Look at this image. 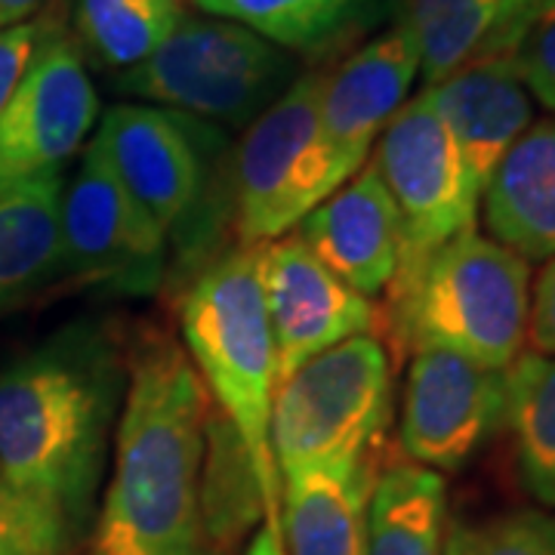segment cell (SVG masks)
I'll use <instances>...</instances> for the list:
<instances>
[{
  "mask_svg": "<svg viewBox=\"0 0 555 555\" xmlns=\"http://www.w3.org/2000/svg\"><path fill=\"white\" fill-rule=\"evenodd\" d=\"M127 361L105 327H72L0 377V478L78 534L118 426Z\"/></svg>",
  "mask_w": 555,
  "mask_h": 555,
  "instance_id": "2",
  "label": "cell"
},
{
  "mask_svg": "<svg viewBox=\"0 0 555 555\" xmlns=\"http://www.w3.org/2000/svg\"><path fill=\"white\" fill-rule=\"evenodd\" d=\"M100 120V93L80 47L43 25L20 87L0 112V182L62 170Z\"/></svg>",
  "mask_w": 555,
  "mask_h": 555,
  "instance_id": "11",
  "label": "cell"
},
{
  "mask_svg": "<svg viewBox=\"0 0 555 555\" xmlns=\"http://www.w3.org/2000/svg\"><path fill=\"white\" fill-rule=\"evenodd\" d=\"M299 238L361 297L389 291L401 254V219L377 164H364L299 222Z\"/></svg>",
  "mask_w": 555,
  "mask_h": 555,
  "instance_id": "15",
  "label": "cell"
},
{
  "mask_svg": "<svg viewBox=\"0 0 555 555\" xmlns=\"http://www.w3.org/2000/svg\"><path fill=\"white\" fill-rule=\"evenodd\" d=\"M62 170L0 182V299L60 272Z\"/></svg>",
  "mask_w": 555,
  "mask_h": 555,
  "instance_id": "19",
  "label": "cell"
},
{
  "mask_svg": "<svg viewBox=\"0 0 555 555\" xmlns=\"http://www.w3.org/2000/svg\"><path fill=\"white\" fill-rule=\"evenodd\" d=\"M528 339H531L534 352L555 356V257L546 259L543 272L534 281V291H531Z\"/></svg>",
  "mask_w": 555,
  "mask_h": 555,
  "instance_id": "29",
  "label": "cell"
},
{
  "mask_svg": "<svg viewBox=\"0 0 555 555\" xmlns=\"http://www.w3.org/2000/svg\"><path fill=\"white\" fill-rule=\"evenodd\" d=\"M93 142L139 207L170 232L204 185V120L145 102H118L96 120Z\"/></svg>",
  "mask_w": 555,
  "mask_h": 555,
  "instance_id": "13",
  "label": "cell"
},
{
  "mask_svg": "<svg viewBox=\"0 0 555 555\" xmlns=\"http://www.w3.org/2000/svg\"><path fill=\"white\" fill-rule=\"evenodd\" d=\"M201 13L232 20L281 50H312L334 38L358 0H192Z\"/></svg>",
  "mask_w": 555,
  "mask_h": 555,
  "instance_id": "24",
  "label": "cell"
},
{
  "mask_svg": "<svg viewBox=\"0 0 555 555\" xmlns=\"http://www.w3.org/2000/svg\"><path fill=\"white\" fill-rule=\"evenodd\" d=\"M78 43L102 68L127 72L177 28L179 0H68Z\"/></svg>",
  "mask_w": 555,
  "mask_h": 555,
  "instance_id": "22",
  "label": "cell"
},
{
  "mask_svg": "<svg viewBox=\"0 0 555 555\" xmlns=\"http://www.w3.org/2000/svg\"><path fill=\"white\" fill-rule=\"evenodd\" d=\"M423 93L451 130L466 173L481 195L500 160L534 124V100L516 65L509 56H478L444 80L423 87Z\"/></svg>",
  "mask_w": 555,
  "mask_h": 555,
  "instance_id": "16",
  "label": "cell"
},
{
  "mask_svg": "<svg viewBox=\"0 0 555 555\" xmlns=\"http://www.w3.org/2000/svg\"><path fill=\"white\" fill-rule=\"evenodd\" d=\"M481 198L491 238L528 262L555 257V115L516 139Z\"/></svg>",
  "mask_w": 555,
  "mask_h": 555,
  "instance_id": "18",
  "label": "cell"
},
{
  "mask_svg": "<svg viewBox=\"0 0 555 555\" xmlns=\"http://www.w3.org/2000/svg\"><path fill=\"white\" fill-rule=\"evenodd\" d=\"M321 72L299 75L244 130L235 155V225L244 247L287 235L349 182L321 130Z\"/></svg>",
  "mask_w": 555,
  "mask_h": 555,
  "instance_id": "8",
  "label": "cell"
},
{
  "mask_svg": "<svg viewBox=\"0 0 555 555\" xmlns=\"http://www.w3.org/2000/svg\"><path fill=\"white\" fill-rule=\"evenodd\" d=\"M444 555H555V509H513L481 521H448Z\"/></svg>",
  "mask_w": 555,
  "mask_h": 555,
  "instance_id": "25",
  "label": "cell"
},
{
  "mask_svg": "<svg viewBox=\"0 0 555 555\" xmlns=\"http://www.w3.org/2000/svg\"><path fill=\"white\" fill-rule=\"evenodd\" d=\"M528 321L531 262L500 241L466 232L423 269L392 334L396 361L414 346H438L506 371L525 352Z\"/></svg>",
  "mask_w": 555,
  "mask_h": 555,
  "instance_id": "4",
  "label": "cell"
},
{
  "mask_svg": "<svg viewBox=\"0 0 555 555\" xmlns=\"http://www.w3.org/2000/svg\"><path fill=\"white\" fill-rule=\"evenodd\" d=\"M379 177L401 219V254L386 297L389 339L404 315L416 281L444 244L476 232L478 189L466 173L451 130L426 93H416L386 124L377 145Z\"/></svg>",
  "mask_w": 555,
  "mask_h": 555,
  "instance_id": "7",
  "label": "cell"
},
{
  "mask_svg": "<svg viewBox=\"0 0 555 555\" xmlns=\"http://www.w3.org/2000/svg\"><path fill=\"white\" fill-rule=\"evenodd\" d=\"M244 555H287V550H284V537H281V525L262 521L257 534L250 537Z\"/></svg>",
  "mask_w": 555,
  "mask_h": 555,
  "instance_id": "31",
  "label": "cell"
},
{
  "mask_svg": "<svg viewBox=\"0 0 555 555\" xmlns=\"http://www.w3.org/2000/svg\"><path fill=\"white\" fill-rule=\"evenodd\" d=\"M210 398L185 346L149 331L127 356L93 555H214L204 513Z\"/></svg>",
  "mask_w": 555,
  "mask_h": 555,
  "instance_id": "1",
  "label": "cell"
},
{
  "mask_svg": "<svg viewBox=\"0 0 555 555\" xmlns=\"http://www.w3.org/2000/svg\"><path fill=\"white\" fill-rule=\"evenodd\" d=\"M167 232L120 185L102 149L83 145L78 173L62 185L60 272L118 294L158 291Z\"/></svg>",
  "mask_w": 555,
  "mask_h": 555,
  "instance_id": "9",
  "label": "cell"
},
{
  "mask_svg": "<svg viewBox=\"0 0 555 555\" xmlns=\"http://www.w3.org/2000/svg\"><path fill=\"white\" fill-rule=\"evenodd\" d=\"M297 78L291 50L238 22L182 13L155 53L118 72L115 87L145 105L247 130Z\"/></svg>",
  "mask_w": 555,
  "mask_h": 555,
  "instance_id": "5",
  "label": "cell"
},
{
  "mask_svg": "<svg viewBox=\"0 0 555 555\" xmlns=\"http://www.w3.org/2000/svg\"><path fill=\"white\" fill-rule=\"evenodd\" d=\"M254 250L275 337L278 383L291 377L309 358L321 356L343 339L371 334L379 324L374 302L339 281L297 232L259 244Z\"/></svg>",
  "mask_w": 555,
  "mask_h": 555,
  "instance_id": "12",
  "label": "cell"
},
{
  "mask_svg": "<svg viewBox=\"0 0 555 555\" xmlns=\"http://www.w3.org/2000/svg\"><path fill=\"white\" fill-rule=\"evenodd\" d=\"M0 555H25V553H20V550H13L10 543H3V540H0Z\"/></svg>",
  "mask_w": 555,
  "mask_h": 555,
  "instance_id": "33",
  "label": "cell"
},
{
  "mask_svg": "<svg viewBox=\"0 0 555 555\" xmlns=\"http://www.w3.org/2000/svg\"><path fill=\"white\" fill-rule=\"evenodd\" d=\"M47 22H22L13 28H0V112L10 102L13 90L20 87L28 62L38 50V40L43 35Z\"/></svg>",
  "mask_w": 555,
  "mask_h": 555,
  "instance_id": "28",
  "label": "cell"
},
{
  "mask_svg": "<svg viewBox=\"0 0 555 555\" xmlns=\"http://www.w3.org/2000/svg\"><path fill=\"white\" fill-rule=\"evenodd\" d=\"M416 78L420 50L404 20L324 75L321 130L346 179L367 164L374 142L408 102Z\"/></svg>",
  "mask_w": 555,
  "mask_h": 555,
  "instance_id": "14",
  "label": "cell"
},
{
  "mask_svg": "<svg viewBox=\"0 0 555 555\" xmlns=\"http://www.w3.org/2000/svg\"><path fill=\"white\" fill-rule=\"evenodd\" d=\"M550 10H555V0H509L506 16L496 25V31L491 35V40L481 47L478 56H509L513 47L518 43V38L525 35V28H528L531 22L540 20V16H546Z\"/></svg>",
  "mask_w": 555,
  "mask_h": 555,
  "instance_id": "30",
  "label": "cell"
},
{
  "mask_svg": "<svg viewBox=\"0 0 555 555\" xmlns=\"http://www.w3.org/2000/svg\"><path fill=\"white\" fill-rule=\"evenodd\" d=\"M179 324L201 383H207L219 414L232 423L262 500V516L281 525V473L272 454L278 358L257 250L241 247L204 269L182 297Z\"/></svg>",
  "mask_w": 555,
  "mask_h": 555,
  "instance_id": "3",
  "label": "cell"
},
{
  "mask_svg": "<svg viewBox=\"0 0 555 555\" xmlns=\"http://www.w3.org/2000/svg\"><path fill=\"white\" fill-rule=\"evenodd\" d=\"M392 416L386 343L358 334L324 349L278 383L272 454L281 485L339 460L377 454Z\"/></svg>",
  "mask_w": 555,
  "mask_h": 555,
  "instance_id": "6",
  "label": "cell"
},
{
  "mask_svg": "<svg viewBox=\"0 0 555 555\" xmlns=\"http://www.w3.org/2000/svg\"><path fill=\"white\" fill-rule=\"evenodd\" d=\"M43 7H47V0H0V28L31 22Z\"/></svg>",
  "mask_w": 555,
  "mask_h": 555,
  "instance_id": "32",
  "label": "cell"
},
{
  "mask_svg": "<svg viewBox=\"0 0 555 555\" xmlns=\"http://www.w3.org/2000/svg\"><path fill=\"white\" fill-rule=\"evenodd\" d=\"M377 454L339 460L281 485V537L287 555H367V509Z\"/></svg>",
  "mask_w": 555,
  "mask_h": 555,
  "instance_id": "17",
  "label": "cell"
},
{
  "mask_svg": "<svg viewBox=\"0 0 555 555\" xmlns=\"http://www.w3.org/2000/svg\"><path fill=\"white\" fill-rule=\"evenodd\" d=\"M509 60L528 93L555 115V10L525 28Z\"/></svg>",
  "mask_w": 555,
  "mask_h": 555,
  "instance_id": "27",
  "label": "cell"
},
{
  "mask_svg": "<svg viewBox=\"0 0 555 555\" xmlns=\"http://www.w3.org/2000/svg\"><path fill=\"white\" fill-rule=\"evenodd\" d=\"M503 416L506 371L438 346L411 349L401 401V451L411 463L433 473L463 469Z\"/></svg>",
  "mask_w": 555,
  "mask_h": 555,
  "instance_id": "10",
  "label": "cell"
},
{
  "mask_svg": "<svg viewBox=\"0 0 555 555\" xmlns=\"http://www.w3.org/2000/svg\"><path fill=\"white\" fill-rule=\"evenodd\" d=\"M506 7L509 0H411L404 22L416 38L423 83L433 87L476 60Z\"/></svg>",
  "mask_w": 555,
  "mask_h": 555,
  "instance_id": "23",
  "label": "cell"
},
{
  "mask_svg": "<svg viewBox=\"0 0 555 555\" xmlns=\"http://www.w3.org/2000/svg\"><path fill=\"white\" fill-rule=\"evenodd\" d=\"M448 488L441 473L389 463L377 473L367 509V555H444Z\"/></svg>",
  "mask_w": 555,
  "mask_h": 555,
  "instance_id": "20",
  "label": "cell"
},
{
  "mask_svg": "<svg viewBox=\"0 0 555 555\" xmlns=\"http://www.w3.org/2000/svg\"><path fill=\"white\" fill-rule=\"evenodd\" d=\"M0 540L25 555H68L75 534L50 506L0 478Z\"/></svg>",
  "mask_w": 555,
  "mask_h": 555,
  "instance_id": "26",
  "label": "cell"
},
{
  "mask_svg": "<svg viewBox=\"0 0 555 555\" xmlns=\"http://www.w3.org/2000/svg\"><path fill=\"white\" fill-rule=\"evenodd\" d=\"M521 485L555 509V356L521 352L506 367V416Z\"/></svg>",
  "mask_w": 555,
  "mask_h": 555,
  "instance_id": "21",
  "label": "cell"
}]
</instances>
